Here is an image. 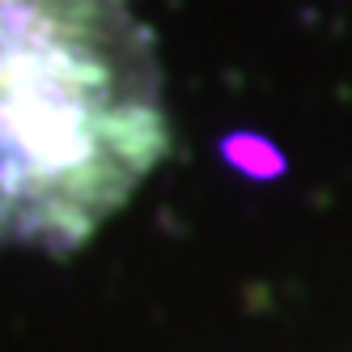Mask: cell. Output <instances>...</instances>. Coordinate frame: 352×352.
I'll return each instance as SVG.
<instances>
[{
	"instance_id": "obj_1",
	"label": "cell",
	"mask_w": 352,
	"mask_h": 352,
	"mask_svg": "<svg viewBox=\"0 0 352 352\" xmlns=\"http://www.w3.org/2000/svg\"><path fill=\"white\" fill-rule=\"evenodd\" d=\"M170 144L132 0H0V242L85 246Z\"/></svg>"
}]
</instances>
